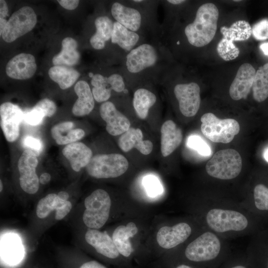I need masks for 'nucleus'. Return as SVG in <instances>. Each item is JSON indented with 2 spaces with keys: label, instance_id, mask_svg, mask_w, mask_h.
Listing matches in <instances>:
<instances>
[{
  "label": "nucleus",
  "instance_id": "f257e3e1",
  "mask_svg": "<svg viewBox=\"0 0 268 268\" xmlns=\"http://www.w3.org/2000/svg\"><path fill=\"white\" fill-rule=\"evenodd\" d=\"M162 44L143 42L126 55L121 72L127 78H162Z\"/></svg>",
  "mask_w": 268,
  "mask_h": 268
},
{
  "label": "nucleus",
  "instance_id": "f03ea898",
  "mask_svg": "<svg viewBox=\"0 0 268 268\" xmlns=\"http://www.w3.org/2000/svg\"><path fill=\"white\" fill-rule=\"evenodd\" d=\"M218 16V8L214 4L208 2L201 5L194 21L184 28L189 43L196 47L209 44L216 33Z\"/></svg>",
  "mask_w": 268,
  "mask_h": 268
},
{
  "label": "nucleus",
  "instance_id": "7ed1b4c3",
  "mask_svg": "<svg viewBox=\"0 0 268 268\" xmlns=\"http://www.w3.org/2000/svg\"><path fill=\"white\" fill-rule=\"evenodd\" d=\"M143 0H134L132 3L114 2L111 7V14L114 19L128 29L142 36L149 23L145 9L141 7Z\"/></svg>",
  "mask_w": 268,
  "mask_h": 268
},
{
  "label": "nucleus",
  "instance_id": "20e7f679",
  "mask_svg": "<svg viewBox=\"0 0 268 268\" xmlns=\"http://www.w3.org/2000/svg\"><path fill=\"white\" fill-rule=\"evenodd\" d=\"M111 206V199L106 191L101 189L94 191L84 200V224L90 229L101 228L109 218Z\"/></svg>",
  "mask_w": 268,
  "mask_h": 268
},
{
  "label": "nucleus",
  "instance_id": "39448f33",
  "mask_svg": "<svg viewBox=\"0 0 268 268\" xmlns=\"http://www.w3.org/2000/svg\"><path fill=\"white\" fill-rule=\"evenodd\" d=\"M205 218L209 228L217 233L241 232L249 225L246 216L233 209L213 208L206 212Z\"/></svg>",
  "mask_w": 268,
  "mask_h": 268
},
{
  "label": "nucleus",
  "instance_id": "423d86ee",
  "mask_svg": "<svg viewBox=\"0 0 268 268\" xmlns=\"http://www.w3.org/2000/svg\"><path fill=\"white\" fill-rule=\"evenodd\" d=\"M241 157L233 149L216 152L207 162L205 169L210 176L221 180H231L237 177L242 169Z\"/></svg>",
  "mask_w": 268,
  "mask_h": 268
},
{
  "label": "nucleus",
  "instance_id": "0eeeda50",
  "mask_svg": "<svg viewBox=\"0 0 268 268\" xmlns=\"http://www.w3.org/2000/svg\"><path fill=\"white\" fill-rule=\"evenodd\" d=\"M128 168L129 162L122 154H99L92 156L86 167V170L91 177L107 179L121 176Z\"/></svg>",
  "mask_w": 268,
  "mask_h": 268
},
{
  "label": "nucleus",
  "instance_id": "6e6552de",
  "mask_svg": "<svg viewBox=\"0 0 268 268\" xmlns=\"http://www.w3.org/2000/svg\"><path fill=\"white\" fill-rule=\"evenodd\" d=\"M201 121L202 133L214 142L227 143L231 142L240 129L236 120L230 118L220 119L211 113L203 114Z\"/></svg>",
  "mask_w": 268,
  "mask_h": 268
},
{
  "label": "nucleus",
  "instance_id": "1a4fd4ad",
  "mask_svg": "<svg viewBox=\"0 0 268 268\" xmlns=\"http://www.w3.org/2000/svg\"><path fill=\"white\" fill-rule=\"evenodd\" d=\"M221 241L217 235L205 231L191 242L185 249V256L194 262H204L215 259L221 248Z\"/></svg>",
  "mask_w": 268,
  "mask_h": 268
},
{
  "label": "nucleus",
  "instance_id": "9d476101",
  "mask_svg": "<svg viewBox=\"0 0 268 268\" xmlns=\"http://www.w3.org/2000/svg\"><path fill=\"white\" fill-rule=\"evenodd\" d=\"M37 23V15L34 9L24 6L14 12L7 20L1 35L3 40L7 43L31 31Z\"/></svg>",
  "mask_w": 268,
  "mask_h": 268
},
{
  "label": "nucleus",
  "instance_id": "9b49d317",
  "mask_svg": "<svg viewBox=\"0 0 268 268\" xmlns=\"http://www.w3.org/2000/svg\"><path fill=\"white\" fill-rule=\"evenodd\" d=\"M126 78L122 72H114L108 76L100 73H93L90 83L92 92L97 102H105L111 97L112 91L126 93Z\"/></svg>",
  "mask_w": 268,
  "mask_h": 268
},
{
  "label": "nucleus",
  "instance_id": "f8f14e48",
  "mask_svg": "<svg viewBox=\"0 0 268 268\" xmlns=\"http://www.w3.org/2000/svg\"><path fill=\"white\" fill-rule=\"evenodd\" d=\"M37 156L32 150L25 149L18 161L20 186L29 194L36 193L39 187V179L36 172L38 164Z\"/></svg>",
  "mask_w": 268,
  "mask_h": 268
},
{
  "label": "nucleus",
  "instance_id": "ddd939ff",
  "mask_svg": "<svg viewBox=\"0 0 268 268\" xmlns=\"http://www.w3.org/2000/svg\"><path fill=\"white\" fill-rule=\"evenodd\" d=\"M173 92L181 113L187 117L194 116L201 103L199 85L195 82L178 83L175 85Z\"/></svg>",
  "mask_w": 268,
  "mask_h": 268
},
{
  "label": "nucleus",
  "instance_id": "4468645a",
  "mask_svg": "<svg viewBox=\"0 0 268 268\" xmlns=\"http://www.w3.org/2000/svg\"><path fill=\"white\" fill-rule=\"evenodd\" d=\"M24 115L21 109L12 103L6 102L0 105V127L7 141L14 142L18 137Z\"/></svg>",
  "mask_w": 268,
  "mask_h": 268
},
{
  "label": "nucleus",
  "instance_id": "2eb2a0df",
  "mask_svg": "<svg viewBox=\"0 0 268 268\" xmlns=\"http://www.w3.org/2000/svg\"><path fill=\"white\" fill-rule=\"evenodd\" d=\"M99 113L101 118L106 123L107 132L111 135H121L130 128V120L111 101L102 103Z\"/></svg>",
  "mask_w": 268,
  "mask_h": 268
},
{
  "label": "nucleus",
  "instance_id": "dca6fc26",
  "mask_svg": "<svg viewBox=\"0 0 268 268\" xmlns=\"http://www.w3.org/2000/svg\"><path fill=\"white\" fill-rule=\"evenodd\" d=\"M36 69L35 57L27 53L16 55L8 61L5 67L6 74L8 77L19 80L30 78L34 75Z\"/></svg>",
  "mask_w": 268,
  "mask_h": 268
},
{
  "label": "nucleus",
  "instance_id": "f3484780",
  "mask_svg": "<svg viewBox=\"0 0 268 268\" xmlns=\"http://www.w3.org/2000/svg\"><path fill=\"white\" fill-rule=\"evenodd\" d=\"M192 228L186 222H180L173 226H165L158 230L156 240L163 248H173L185 242L190 236Z\"/></svg>",
  "mask_w": 268,
  "mask_h": 268
},
{
  "label": "nucleus",
  "instance_id": "a211bd4d",
  "mask_svg": "<svg viewBox=\"0 0 268 268\" xmlns=\"http://www.w3.org/2000/svg\"><path fill=\"white\" fill-rule=\"evenodd\" d=\"M256 70L249 63L242 64L229 88V95L234 100L246 99L252 87Z\"/></svg>",
  "mask_w": 268,
  "mask_h": 268
},
{
  "label": "nucleus",
  "instance_id": "6ab92c4d",
  "mask_svg": "<svg viewBox=\"0 0 268 268\" xmlns=\"http://www.w3.org/2000/svg\"><path fill=\"white\" fill-rule=\"evenodd\" d=\"M72 206L69 201H63L57 194L51 193L39 200L36 206V212L39 218H45L55 210V218L60 220L69 213Z\"/></svg>",
  "mask_w": 268,
  "mask_h": 268
},
{
  "label": "nucleus",
  "instance_id": "aec40b11",
  "mask_svg": "<svg viewBox=\"0 0 268 268\" xmlns=\"http://www.w3.org/2000/svg\"><path fill=\"white\" fill-rule=\"evenodd\" d=\"M85 239L97 252L106 257L115 259L119 256L112 238L106 231L89 228L85 233Z\"/></svg>",
  "mask_w": 268,
  "mask_h": 268
},
{
  "label": "nucleus",
  "instance_id": "412c9836",
  "mask_svg": "<svg viewBox=\"0 0 268 268\" xmlns=\"http://www.w3.org/2000/svg\"><path fill=\"white\" fill-rule=\"evenodd\" d=\"M118 145L124 152H127L133 148L141 153L148 155L152 151L153 145L149 140H143V134L138 128L130 127L122 134L118 139Z\"/></svg>",
  "mask_w": 268,
  "mask_h": 268
},
{
  "label": "nucleus",
  "instance_id": "4be33fe9",
  "mask_svg": "<svg viewBox=\"0 0 268 268\" xmlns=\"http://www.w3.org/2000/svg\"><path fill=\"white\" fill-rule=\"evenodd\" d=\"M62 153L75 172H79L82 168L86 167L92 157L91 149L84 143L78 141L66 145Z\"/></svg>",
  "mask_w": 268,
  "mask_h": 268
},
{
  "label": "nucleus",
  "instance_id": "5701e85b",
  "mask_svg": "<svg viewBox=\"0 0 268 268\" xmlns=\"http://www.w3.org/2000/svg\"><path fill=\"white\" fill-rule=\"evenodd\" d=\"M115 21L106 15L99 16L95 18L94 21L95 32L89 39L90 44L94 49L103 50L107 42L112 44Z\"/></svg>",
  "mask_w": 268,
  "mask_h": 268
},
{
  "label": "nucleus",
  "instance_id": "b1692460",
  "mask_svg": "<svg viewBox=\"0 0 268 268\" xmlns=\"http://www.w3.org/2000/svg\"><path fill=\"white\" fill-rule=\"evenodd\" d=\"M161 152L164 157L170 155L181 143L183 134L181 130L172 120H167L162 125Z\"/></svg>",
  "mask_w": 268,
  "mask_h": 268
},
{
  "label": "nucleus",
  "instance_id": "393cba45",
  "mask_svg": "<svg viewBox=\"0 0 268 268\" xmlns=\"http://www.w3.org/2000/svg\"><path fill=\"white\" fill-rule=\"evenodd\" d=\"M78 98L72 108V113L78 117L88 115L94 107V98L89 84L84 80L78 81L74 87Z\"/></svg>",
  "mask_w": 268,
  "mask_h": 268
},
{
  "label": "nucleus",
  "instance_id": "a878e982",
  "mask_svg": "<svg viewBox=\"0 0 268 268\" xmlns=\"http://www.w3.org/2000/svg\"><path fill=\"white\" fill-rule=\"evenodd\" d=\"M74 124L71 121L58 123L51 129L52 137L59 145H67L76 142L85 135L81 129L74 128Z\"/></svg>",
  "mask_w": 268,
  "mask_h": 268
},
{
  "label": "nucleus",
  "instance_id": "bb28decb",
  "mask_svg": "<svg viewBox=\"0 0 268 268\" xmlns=\"http://www.w3.org/2000/svg\"><path fill=\"white\" fill-rule=\"evenodd\" d=\"M138 229L133 222H129L126 226L120 225L114 231L112 238L120 254L128 257L134 251L130 238L134 237Z\"/></svg>",
  "mask_w": 268,
  "mask_h": 268
},
{
  "label": "nucleus",
  "instance_id": "cd10ccee",
  "mask_svg": "<svg viewBox=\"0 0 268 268\" xmlns=\"http://www.w3.org/2000/svg\"><path fill=\"white\" fill-rule=\"evenodd\" d=\"M62 50L52 59L55 66H72L76 65L80 59L77 50V42L71 37H66L62 42Z\"/></svg>",
  "mask_w": 268,
  "mask_h": 268
},
{
  "label": "nucleus",
  "instance_id": "c85d7f7f",
  "mask_svg": "<svg viewBox=\"0 0 268 268\" xmlns=\"http://www.w3.org/2000/svg\"><path fill=\"white\" fill-rule=\"evenodd\" d=\"M156 101V95L149 89L140 87L134 92L133 105L136 115L140 119L146 118L150 109Z\"/></svg>",
  "mask_w": 268,
  "mask_h": 268
},
{
  "label": "nucleus",
  "instance_id": "c756f323",
  "mask_svg": "<svg viewBox=\"0 0 268 268\" xmlns=\"http://www.w3.org/2000/svg\"><path fill=\"white\" fill-rule=\"evenodd\" d=\"M220 32L222 39L230 44L235 41H242L248 39L252 34L250 24L245 20H239L233 23L229 27L222 26Z\"/></svg>",
  "mask_w": 268,
  "mask_h": 268
},
{
  "label": "nucleus",
  "instance_id": "7c9ffc66",
  "mask_svg": "<svg viewBox=\"0 0 268 268\" xmlns=\"http://www.w3.org/2000/svg\"><path fill=\"white\" fill-rule=\"evenodd\" d=\"M50 78L58 84L62 89L71 87L77 80L80 73L76 70L64 66H54L48 71Z\"/></svg>",
  "mask_w": 268,
  "mask_h": 268
},
{
  "label": "nucleus",
  "instance_id": "2f4dec72",
  "mask_svg": "<svg viewBox=\"0 0 268 268\" xmlns=\"http://www.w3.org/2000/svg\"><path fill=\"white\" fill-rule=\"evenodd\" d=\"M253 98L258 102L268 97V63L259 67L252 86Z\"/></svg>",
  "mask_w": 268,
  "mask_h": 268
},
{
  "label": "nucleus",
  "instance_id": "473e14b6",
  "mask_svg": "<svg viewBox=\"0 0 268 268\" xmlns=\"http://www.w3.org/2000/svg\"><path fill=\"white\" fill-rule=\"evenodd\" d=\"M2 250L3 257L9 263H17L22 256L21 246L17 239L13 237H8L5 239Z\"/></svg>",
  "mask_w": 268,
  "mask_h": 268
},
{
  "label": "nucleus",
  "instance_id": "72a5a7b5",
  "mask_svg": "<svg viewBox=\"0 0 268 268\" xmlns=\"http://www.w3.org/2000/svg\"><path fill=\"white\" fill-rule=\"evenodd\" d=\"M254 200L257 209L268 210V188L262 184L257 185L254 189Z\"/></svg>",
  "mask_w": 268,
  "mask_h": 268
},
{
  "label": "nucleus",
  "instance_id": "f704fd0d",
  "mask_svg": "<svg viewBox=\"0 0 268 268\" xmlns=\"http://www.w3.org/2000/svg\"><path fill=\"white\" fill-rule=\"evenodd\" d=\"M187 145L201 155L206 156L211 154V151L209 146L199 136H190L187 140Z\"/></svg>",
  "mask_w": 268,
  "mask_h": 268
},
{
  "label": "nucleus",
  "instance_id": "c9c22d12",
  "mask_svg": "<svg viewBox=\"0 0 268 268\" xmlns=\"http://www.w3.org/2000/svg\"><path fill=\"white\" fill-rule=\"evenodd\" d=\"M252 34L258 40L268 39V18H264L255 24L252 27Z\"/></svg>",
  "mask_w": 268,
  "mask_h": 268
},
{
  "label": "nucleus",
  "instance_id": "e433bc0d",
  "mask_svg": "<svg viewBox=\"0 0 268 268\" xmlns=\"http://www.w3.org/2000/svg\"><path fill=\"white\" fill-rule=\"evenodd\" d=\"M45 117L42 110L35 105L29 111L24 114V119L30 125L37 126L42 122Z\"/></svg>",
  "mask_w": 268,
  "mask_h": 268
},
{
  "label": "nucleus",
  "instance_id": "4c0bfd02",
  "mask_svg": "<svg viewBox=\"0 0 268 268\" xmlns=\"http://www.w3.org/2000/svg\"><path fill=\"white\" fill-rule=\"evenodd\" d=\"M143 183L150 196L155 197L161 193V185L156 177L152 176H147L144 178Z\"/></svg>",
  "mask_w": 268,
  "mask_h": 268
},
{
  "label": "nucleus",
  "instance_id": "58836bf2",
  "mask_svg": "<svg viewBox=\"0 0 268 268\" xmlns=\"http://www.w3.org/2000/svg\"><path fill=\"white\" fill-rule=\"evenodd\" d=\"M22 143L25 149L32 150L37 156H39L42 151V142L38 138L27 135L23 138Z\"/></svg>",
  "mask_w": 268,
  "mask_h": 268
},
{
  "label": "nucleus",
  "instance_id": "ea45409f",
  "mask_svg": "<svg viewBox=\"0 0 268 268\" xmlns=\"http://www.w3.org/2000/svg\"><path fill=\"white\" fill-rule=\"evenodd\" d=\"M35 106L41 109L47 117L53 116L57 111V106L55 103L48 98L41 99Z\"/></svg>",
  "mask_w": 268,
  "mask_h": 268
},
{
  "label": "nucleus",
  "instance_id": "a19ab883",
  "mask_svg": "<svg viewBox=\"0 0 268 268\" xmlns=\"http://www.w3.org/2000/svg\"><path fill=\"white\" fill-rule=\"evenodd\" d=\"M58 2L64 8L67 10H73L77 7L79 1L77 0H59Z\"/></svg>",
  "mask_w": 268,
  "mask_h": 268
},
{
  "label": "nucleus",
  "instance_id": "79ce46f5",
  "mask_svg": "<svg viewBox=\"0 0 268 268\" xmlns=\"http://www.w3.org/2000/svg\"><path fill=\"white\" fill-rule=\"evenodd\" d=\"M79 268H107L105 266L95 261H91L82 264Z\"/></svg>",
  "mask_w": 268,
  "mask_h": 268
},
{
  "label": "nucleus",
  "instance_id": "37998d69",
  "mask_svg": "<svg viewBox=\"0 0 268 268\" xmlns=\"http://www.w3.org/2000/svg\"><path fill=\"white\" fill-rule=\"evenodd\" d=\"M8 6L5 0H0V18H4L8 13Z\"/></svg>",
  "mask_w": 268,
  "mask_h": 268
},
{
  "label": "nucleus",
  "instance_id": "c03bdc74",
  "mask_svg": "<svg viewBox=\"0 0 268 268\" xmlns=\"http://www.w3.org/2000/svg\"><path fill=\"white\" fill-rule=\"evenodd\" d=\"M39 179V182L41 184L46 185L50 181L51 176L49 173L45 172L41 174Z\"/></svg>",
  "mask_w": 268,
  "mask_h": 268
},
{
  "label": "nucleus",
  "instance_id": "a18cd8bd",
  "mask_svg": "<svg viewBox=\"0 0 268 268\" xmlns=\"http://www.w3.org/2000/svg\"><path fill=\"white\" fill-rule=\"evenodd\" d=\"M57 195L61 200L64 201H68L69 197L68 193L65 191H61Z\"/></svg>",
  "mask_w": 268,
  "mask_h": 268
},
{
  "label": "nucleus",
  "instance_id": "49530a36",
  "mask_svg": "<svg viewBox=\"0 0 268 268\" xmlns=\"http://www.w3.org/2000/svg\"><path fill=\"white\" fill-rule=\"evenodd\" d=\"M260 48L264 55L268 57V42H264L260 45Z\"/></svg>",
  "mask_w": 268,
  "mask_h": 268
},
{
  "label": "nucleus",
  "instance_id": "de8ad7c7",
  "mask_svg": "<svg viewBox=\"0 0 268 268\" xmlns=\"http://www.w3.org/2000/svg\"><path fill=\"white\" fill-rule=\"evenodd\" d=\"M7 21L5 18H0V35L1 36Z\"/></svg>",
  "mask_w": 268,
  "mask_h": 268
},
{
  "label": "nucleus",
  "instance_id": "09e8293b",
  "mask_svg": "<svg viewBox=\"0 0 268 268\" xmlns=\"http://www.w3.org/2000/svg\"><path fill=\"white\" fill-rule=\"evenodd\" d=\"M167 1L173 5H178L181 4L185 2L186 1L184 0H168Z\"/></svg>",
  "mask_w": 268,
  "mask_h": 268
},
{
  "label": "nucleus",
  "instance_id": "8fccbe9b",
  "mask_svg": "<svg viewBox=\"0 0 268 268\" xmlns=\"http://www.w3.org/2000/svg\"><path fill=\"white\" fill-rule=\"evenodd\" d=\"M264 156L265 160L268 162V147L265 150Z\"/></svg>",
  "mask_w": 268,
  "mask_h": 268
},
{
  "label": "nucleus",
  "instance_id": "3c124183",
  "mask_svg": "<svg viewBox=\"0 0 268 268\" xmlns=\"http://www.w3.org/2000/svg\"><path fill=\"white\" fill-rule=\"evenodd\" d=\"M176 268H192L190 266L185 265H181L178 266Z\"/></svg>",
  "mask_w": 268,
  "mask_h": 268
},
{
  "label": "nucleus",
  "instance_id": "603ef678",
  "mask_svg": "<svg viewBox=\"0 0 268 268\" xmlns=\"http://www.w3.org/2000/svg\"><path fill=\"white\" fill-rule=\"evenodd\" d=\"M3 189V185L1 180L0 181V191L1 192Z\"/></svg>",
  "mask_w": 268,
  "mask_h": 268
},
{
  "label": "nucleus",
  "instance_id": "864d4df0",
  "mask_svg": "<svg viewBox=\"0 0 268 268\" xmlns=\"http://www.w3.org/2000/svg\"><path fill=\"white\" fill-rule=\"evenodd\" d=\"M231 268H246L242 266H236Z\"/></svg>",
  "mask_w": 268,
  "mask_h": 268
},
{
  "label": "nucleus",
  "instance_id": "5fc2aeb1",
  "mask_svg": "<svg viewBox=\"0 0 268 268\" xmlns=\"http://www.w3.org/2000/svg\"><path fill=\"white\" fill-rule=\"evenodd\" d=\"M234 1H241V0H234Z\"/></svg>",
  "mask_w": 268,
  "mask_h": 268
},
{
  "label": "nucleus",
  "instance_id": "6e6d98bb",
  "mask_svg": "<svg viewBox=\"0 0 268 268\" xmlns=\"http://www.w3.org/2000/svg\"><path fill=\"white\" fill-rule=\"evenodd\" d=\"M267 268H268V264H267Z\"/></svg>",
  "mask_w": 268,
  "mask_h": 268
}]
</instances>
